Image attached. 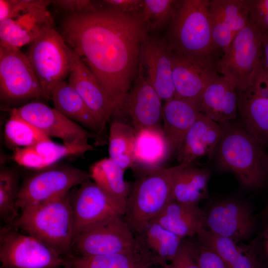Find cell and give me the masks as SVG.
Returning <instances> with one entry per match:
<instances>
[{"mask_svg": "<svg viewBox=\"0 0 268 268\" xmlns=\"http://www.w3.org/2000/svg\"><path fill=\"white\" fill-rule=\"evenodd\" d=\"M70 58L68 82L82 98L103 130L118 107L106 94L89 67L72 50Z\"/></svg>", "mask_w": 268, "mask_h": 268, "instance_id": "18", "label": "cell"}, {"mask_svg": "<svg viewBox=\"0 0 268 268\" xmlns=\"http://www.w3.org/2000/svg\"><path fill=\"white\" fill-rule=\"evenodd\" d=\"M139 63L161 100L166 102L175 98L171 51L164 39L147 35L141 46Z\"/></svg>", "mask_w": 268, "mask_h": 268, "instance_id": "17", "label": "cell"}, {"mask_svg": "<svg viewBox=\"0 0 268 268\" xmlns=\"http://www.w3.org/2000/svg\"><path fill=\"white\" fill-rule=\"evenodd\" d=\"M10 115L19 117L49 137L60 138L67 145L98 139L99 136L67 118L55 108L34 101L12 109Z\"/></svg>", "mask_w": 268, "mask_h": 268, "instance_id": "15", "label": "cell"}, {"mask_svg": "<svg viewBox=\"0 0 268 268\" xmlns=\"http://www.w3.org/2000/svg\"><path fill=\"white\" fill-rule=\"evenodd\" d=\"M262 58V33L250 20L236 35L219 65L220 73L235 86L238 93L248 86Z\"/></svg>", "mask_w": 268, "mask_h": 268, "instance_id": "11", "label": "cell"}, {"mask_svg": "<svg viewBox=\"0 0 268 268\" xmlns=\"http://www.w3.org/2000/svg\"><path fill=\"white\" fill-rule=\"evenodd\" d=\"M188 248L200 268H228L221 257L213 250L197 239L186 238Z\"/></svg>", "mask_w": 268, "mask_h": 268, "instance_id": "38", "label": "cell"}, {"mask_svg": "<svg viewBox=\"0 0 268 268\" xmlns=\"http://www.w3.org/2000/svg\"><path fill=\"white\" fill-rule=\"evenodd\" d=\"M4 135L6 143L13 150L51 139L30 124L13 115L4 126Z\"/></svg>", "mask_w": 268, "mask_h": 268, "instance_id": "35", "label": "cell"}, {"mask_svg": "<svg viewBox=\"0 0 268 268\" xmlns=\"http://www.w3.org/2000/svg\"><path fill=\"white\" fill-rule=\"evenodd\" d=\"M161 99L146 79L141 65L134 86L117 110L127 116L136 132L146 128H161Z\"/></svg>", "mask_w": 268, "mask_h": 268, "instance_id": "16", "label": "cell"}, {"mask_svg": "<svg viewBox=\"0 0 268 268\" xmlns=\"http://www.w3.org/2000/svg\"><path fill=\"white\" fill-rule=\"evenodd\" d=\"M177 1L174 0H143L140 17L147 31L159 30L170 22Z\"/></svg>", "mask_w": 268, "mask_h": 268, "instance_id": "37", "label": "cell"}, {"mask_svg": "<svg viewBox=\"0 0 268 268\" xmlns=\"http://www.w3.org/2000/svg\"><path fill=\"white\" fill-rule=\"evenodd\" d=\"M140 247L148 252L157 266L164 267L179 253L184 239L154 220L134 234Z\"/></svg>", "mask_w": 268, "mask_h": 268, "instance_id": "29", "label": "cell"}, {"mask_svg": "<svg viewBox=\"0 0 268 268\" xmlns=\"http://www.w3.org/2000/svg\"><path fill=\"white\" fill-rule=\"evenodd\" d=\"M267 218L257 236L248 244L263 268H268V213Z\"/></svg>", "mask_w": 268, "mask_h": 268, "instance_id": "39", "label": "cell"}, {"mask_svg": "<svg viewBox=\"0 0 268 268\" xmlns=\"http://www.w3.org/2000/svg\"><path fill=\"white\" fill-rule=\"evenodd\" d=\"M223 132L222 126L200 112L177 152L179 164H194L198 159L214 156Z\"/></svg>", "mask_w": 268, "mask_h": 268, "instance_id": "20", "label": "cell"}, {"mask_svg": "<svg viewBox=\"0 0 268 268\" xmlns=\"http://www.w3.org/2000/svg\"><path fill=\"white\" fill-rule=\"evenodd\" d=\"M196 237L200 243L215 251L228 268H263L248 245L214 234L203 228Z\"/></svg>", "mask_w": 268, "mask_h": 268, "instance_id": "30", "label": "cell"}, {"mask_svg": "<svg viewBox=\"0 0 268 268\" xmlns=\"http://www.w3.org/2000/svg\"><path fill=\"white\" fill-rule=\"evenodd\" d=\"M51 4L66 14L83 13L99 9L96 1L89 0H51Z\"/></svg>", "mask_w": 268, "mask_h": 268, "instance_id": "42", "label": "cell"}, {"mask_svg": "<svg viewBox=\"0 0 268 268\" xmlns=\"http://www.w3.org/2000/svg\"><path fill=\"white\" fill-rule=\"evenodd\" d=\"M220 50L196 57L178 55L171 52L173 80L175 98L190 101L200 106L207 85L220 76Z\"/></svg>", "mask_w": 268, "mask_h": 268, "instance_id": "12", "label": "cell"}, {"mask_svg": "<svg viewBox=\"0 0 268 268\" xmlns=\"http://www.w3.org/2000/svg\"><path fill=\"white\" fill-rule=\"evenodd\" d=\"M20 187L16 172L9 168L0 169V216L7 225L13 224L19 215L17 203Z\"/></svg>", "mask_w": 268, "mask_h": 268, "instance_id": "36", "label": "cell"}, {"mask_svg": "<svg viewBox=\"0 0 268 268\" xmlns=\"http://www.w3.org/2000/svg\"><path fill=\"white\" fill-rule=\"evenodd\" d=\"M209 15L213 45L225 53L248 23L247 0H210Z\"/></svg>", "mask_w": 268, "mask_h": 268, "instance_id": "19", "label": "cell"}, {"mask_svg": "<svg viewBox=\"0 0 268 268\" xmlns=\"http://www.w3.org/2000/svg\"><path fill=\"white\" fill-rule=\"evenodd\" d=\"M249 20L261 31L268 32V0H247Z\"/></svg>", "mask_w": 268, "mask_h": 268, "instance_id": "40", "label": "cell"}, {"mask_svg": "<svg viewBox=\"0 0 268 268\" xmlns=\"http://www.w3.org/2000/svg\"><path fill=\"white\" fill-rule=\"evenodd\" d=\"M99 8L109 9L129 14H140L143 0H96Z\"/></svg>", "mask_w": 268, "mask_h": 268, "instance_id": "41", "label": "cell"}, {"mask_svg": "<svg viewBox=\"0 0 268 268\" xmlns=\"http://www.w3.org/2000/svg\"><path fill=\"white\" fill-rule=\"evenodd\" d=\"M147 32L140 14L99 8L67 14L60 33L119 109L138 73Z\"/></svg>", "mask_w": 268, "mask_h": 268, "instance_id": "1", "label": "cell"}, {"mask_svg": "<svg viewBox=\"0 0 268 268\" xmlns=\"http://www.w3.org/2000/svg\"><path fill=\"white\" fill-rule=\"evenodd\" d=\"M162 268H200L188 248L186 238L177 256Z\"/></svg>", "mask_w": 268, "mask_h": 268, "instance_id": "43", "label": "cell"}, {"mask_svg": "<svg viewBox=\"0 0 268 268\" xmlns=\"http://www.w3.org/2000/svg\"><path fill=\"white\" fill-rule=\"evenodd\" d=\"M12 225L40 240L63 257L71 255L74 227L70 193L21 210Z\"/></svg>", "mask_w": 268, "mask_h": 268, "instance_id": "3", "label": "cell"}, {"mask_svg": "<svg viewBox=\"0 0 268 268\" xmlns=\"http://www.w3.org/2000/svg\"><path fill=\"white\" fill-rule=\"evenodd\" d=\"M139 249L134 232L123 216L116 212L87 226L76 236L71 255L92 256Z\"/></svg>", "mask_w": 268, "mask_h": 268, "instance_id": "7", "label": "cell"}, {"mask_svg": "<svg viewBox=\"0 0 268 268\" xmlns=\"http://www.w3.org/2000/svg\"><path fill=\"white\" fill-rule=\"evenodd\" d=\"M262 58L261 64L268 73V32L262 31Z\"/></svg>", "mask_w": 268, "mask_h": 268, "instance_id": "44", "label": "cell"}, {"mask_svg": "<svg viewBox=\"0 0 268 268\" xmlns=\"http://www.w3.org/2000/svg\"><path fill=\"white\" fill-rule=\"evenodd\" d=\"M152 220L182 238H192L203 228L204 211L198 204L171 200Z\"/></svg>", "mask_w": 268, "mask_h": 268, "instance_id": "26", "label": "cell"}, {"mask_svg": "<svg viewBox=\"0 0 268 268\" xmlns=\"http://www.w3.org/2000/svg\"><path fill=\"white\" fill-rule=\"evenodd\" d=\"M71 206L74 238L87 226L110 214L118 213L91 179L81 184L74 195H71Z\"/></svg>", "mask_w": 268, "mask_h": 268, "instance_id": "21", "label": "cell"}, {"mask_svg": "<svg viewBox=\"0 0 268 268\" xmlns=\"http://www.w3.org/2000/svg\"><path fill=\"white\" fill-rule=\"evenodd\" d=\"M200 113V105L189 100L174 98L165 102L162 108V130L169 155L177 153Z\"/></svg>", "mask_w": 268, "mask_h": 268, "instance_id": "24", "label": "cell"}, {"mask_svg": "<svg viewBox=\"0 0 268 268\" xmlns=\"http://www.w3.org/2000/svg\"><path fill=\"white\" fill-rule=\"evenodd\" d=\"M223 132L214 156L222 171L231 172L248 189L261 188L268 177V154L240 124L222 125Z\"/></svg>", "mask_w": 268, "mask_h": 268, "instance_id": "2", "label": "cell"}, {"mask_svg": "<svg viewBox=\"0 0 268 268\" xmlns=\"http://www.w3.org/2000/svg\"><path fill=\"white\" fill-rule=\"evenodd\" d=\"M240 124L264 148L268 146V96L238 93Z\"/></svg>", "mask_w": 268, "mask_h": 268, "instance_id": "31", "label": "cell"}, {"mask_svg": "<svg viewBox=\"0 0 268 268\" xmlns=\"http://www.w3.org/2000/svg\"><path fill=\"white\" fill-rule=\"evenodd\" d=\"M179 164L139 169L131 185L123 217L134 234L155 219L172 200L174 175Z\"/></svg>", "mask_w": 268, "mask_h": 268, "instance_id": "4", "label": "cell"}, {"mask_svg": "<svg viewBox=\"0 0 268 268\" xmlns=\"http://www.w3.org/2000/svg\"><path fill=\"white\" fill-rule=\"evenodd\" d=\"M203 229L237 242L248 239L256 230L254 210L248 202L236 198L215 200L203 209Z\"/></svg>", "mask_w": 268, "mask_h": 268, "instance_id": "13", "label": "cell"}, {"mask_svg": "<svg viewBox=\"0 0 268 268\" xmlns=\"http://www.w3.org/2000/svg\"><path fill=\"white\" fill-rule=\"evenodd\" d=\"M136 132L129 124L119 119L112 122L109 135V158L125 172L134 168V148Z\"/></svg>", "mask_w": 268, "mask_h": 268, "instance_id": "34", "label": "cell"}, {"mask_svg": "<svg viewBox=\"0 0 268 268\" xmlns=\"http://www.w3.org/2000/svg\"><path fill=\"white\" fill-rule=\"evenodd\" d=\"M65 268H150L157 266L154 258L140 249L92 256L69 255L65 257Z\"/></svg>", "mask_w": 268, "mask_h": 268, "instance_id": "27", "label": "cell"}, {"mask_svg": "<svg viewBox=\"0 0 268 268\" xmlns=\"http://www.w3.org/2000/svg\"><path fill=\"white\" fill-rule=\"evenodd\" d=\"M0 97L8 103L43 97L29 60L19 49L0 46Z\"/></svg>", "mask_w": 268, "mask_h": 268, "instance_id": "14", "label": "cell"}, {"mask_svg": "<svg viewBox=\"0 0 268 268\" xmlns=\"http://www.w3.org/2000/svg\"><path fill=\"white\" fill-rule=\"evenodd\" d=\"M151 268H152V267H151Z\"/></svg>", "mask_w": 268, "mask_h": 268, "instance_id": "46", "label": "cell"}, {"mask_svg": "<svg viewBox=\"0 0 268 268\" xmlns=\"http://www.w3.org/2000/svg\"><path fill=\"white\" fill-rule=\"evenodd\" d=\"M95 150L88 142L67 145L50 139L31 147L15 149L12 158L20 165L40 170L54 165L64 158L82 155Z\"/></svg>", "mask_w": 268, "mask_h": 268, "instance_id": "23", "label": "cell"}, {"mask_svg": "<svg viewBox=\"0 0 268 268\" xmlns=\"http://www.w3.org/2000/svg\"><path fill=\"white\" fill-rule=\"evenodd\" d=\"M10 15L0 21V46L19 49L30 44L46 27L54 25L48 0H11Z\"/></svg>", "mask_w": 268, "mask_h": 268, "instance_id": "10", "label": "cell"}, {"mask_svg": "<svg viewBox=\"0 0 268 268\" xmlns=\"http://www.w3.org/2000/svg\"><path fill=\"white\" fill-rule=\"evenodd\" d=\"M90 179L89 172L71 165H54L40 169L25 178L20 186L17 207L21 210L55 200Z\"/></svg>", "mask_w": 268, "mask_h": 268, "instance_id": "8", "label": "cell"}, {"mask_svg": "<svg viewBox=\"0 0 268 268\" xmlns=\"http://www.w3.org/2000/svg\"><path fill=\"white\" fill-rule=\"evenodd\" d=\"M238 101L235 86L228 79L220 75L205 89L201 100L200 111L222 126L236 118Z\"/></svg>", "mask_w": 268, "mask_h": 268, "instance_id": "22", "label": "cell"}, {"mask_svg": "<svg viewBox=\"0 0 268 268\" xmlns=\"http://www.w3.org/2000/svg\"><path fill=\"white\" fill-rule=\"evenodd\" d=\"M266 213H268V206L266 208Z\"/></svg>", "mask_w": 268, "mask_h": 268, "instance_id": "45", "label": "cell"}, {"mask_svg": "<svg viewBox=\"0 0 268 268\" xmlns=\"http://www.w3.org/2000/svg\"><path fill=\"white\" fill-rule=\"evenodd\" d=\"M0 261L3 268H65V257L40 240L7 225L0 230Z\"/></svg>", "mask_w": 268, "mask_h": 268, "instance_id": "9", "label": "cell"}, {"mask_svg": "<svg viewBox=\"0 0 268 268\" xmlns=\"http://www.w3.org/2000/svg\"><path fill=\"white\" fill-rule=\"evenodd\" d=\"M210 171L194 164H179L174 174L172 200L188 204H198L208 197Z\"/></svg>", "mask_w": 268, "mask_h": 268, "instance_id": "28", "label": "cell"}, {"mask_svg": "<svg viewBox=\"0 0 268 268\" xmlns=\"http://www.w3.org/2000/svg\"><path fill=\"white\" fill-rule=\"evenodd\" d=\"M169 155L168 146L162 128H146L136 132L134 168L148 169L162 166Z\"/></svg>", "mask_w": 268, "mask_h": 268, "instance_id": "33", "label": "cell"}, {"mask_svg": "<svg viewBox=\"0 0 268 268\" xmlns=\"http://www.w3.org/2000/svg\"><path fill=\"white\" fill-rule=\"evenodd\" d=\"M209 0H178L166 38L174 54L196 57L215 50L209 15Z\"/></svg>", "mask_w": 268, "mask_h": 268, "instance_id": "5", "label": "cell"}, {"mask_svg": "<svg viewBox=\"0 0 268 268\" xmlns=\"http://www.w3.org/2000/svg\"><path fill=\"white\" fill-rule=\"evenodd\" d=\"M54 108L65 116L97 134L103 130L84 101L68 82L63 81L53 89L51 96Z\"/></svg>", "mask_w": 268, "mask_h": 268, "instance_id": "32", "label": "cell"}, {"mask_svg": "<svg viewBox=\"0 0 268 268\" xmlns=\"http://www.w3.org/2000/svg\"><path fill=\"white\" fill-rule=\"evenodd\" d=\"M26 55L41 84L43 98L51 99L53 89L69 74L71 49L50 25L30 43Z\"/></svg>", "mask_w": 268, "mask_h": 268, "instance_id": "6", "label": "cell"}, {"mask_svg": "<svg viewBox=\"0 0 268 268\" xmlns=\"http://www.w3.org/2000/svg\"><path fill=\"white\" fill-rule=\"evenodd\" d=\"M89 173L115 210L123 216L131 189V185L124 179L125 171L109 157L94 163Z\"/></svg>", "mask_w": 268, "mask_h": 268, "instance_id": "25", "label": "cell"}]
</instances>
